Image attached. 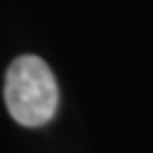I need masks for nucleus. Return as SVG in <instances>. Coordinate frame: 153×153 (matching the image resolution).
Returning a JSON list of instances; mask_svg holds the SVG:
<instances>
[{
    "instance_id": "f257e3e1",
    "label": "nucleus",
    "mask_w": 153,
    "mask_h": 153,
    "mask_svg": "<svg viewBox=\"0 0 153 153\" xmlns=\"http://www.w3.org/2000/svg\"><path fill=\"white\" fill-rule=\"evenodd\" d=\"M4 102L11 117L24 128H41L53 119L60 91L45 60L36 55L15 57L4 79Z\"/></svg>"
}]
</instances>
